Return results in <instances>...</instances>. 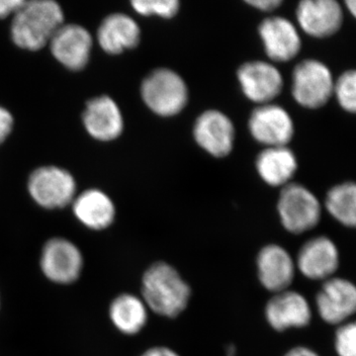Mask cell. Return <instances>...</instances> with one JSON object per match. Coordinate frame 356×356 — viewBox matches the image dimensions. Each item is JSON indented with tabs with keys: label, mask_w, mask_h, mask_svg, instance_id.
Instances as JSON below:
<instances>
[{
	"label": "cell",
	"mask_w": 356,
	"mask_h": 356,
	"mask_svg": "<svg viewBox=\"0 0 356 356\" xmlns=\"http://www.w3.org/2000/svg\"><path fill=\"white\" fill-rule=\"evenodd\" d=\"M191 288L177 268L165 261L154 262L142 278V299L149 310L161 317H178L188 306Z\"/></svg>",
	"instance_id": "1"
},
{
	"label": "cell",
	"mask_w": 356,
	"mask_h": 356,
	"mask_svg": "<svg viewBox=\"0 0 356 356\" xmlns=\"http://www.w3.org/2000/svg\"><path fill=\"white\" fill-rule=\"evenodd\" d=\"M62 7L53 0L25 1L11 22V38L16 46L27 51H39L50 43L64 24Z\"/></svg>",
	"instance_id": "2"
},
{
	"label": "cell",
	"mask_w": 356,
	"mask_h": 356,
	"mask_svg": "<svg viewBox=\"0 0 356 356\" xmlns=\"http://www.w3.org/2000/svg\"><path fill=\"white\" fill-rule=\"evenodd\" d=\"M140 95L147 108L161 117L179 114L188 102V88L184 79L175 70H154L145 77Z\"/></svg>",
	"instance_id": "3"
},
{
	"label": "cell",
	"mask_w": 356,
	"mask_h": 356,
	"mask_svg": "<svg viewBox=\"0 0 356 356\" xmlns=\"http://www.w3.org/2000/svg\"><path fill=\"white\" fill-rule=\"evenodd\" d=\"M277 211L283 228L293 235H302L320 224L323 207L310 189L291 182L282 187Z\"/></svg>",
	"instance_id": "4"
},
{
	"label": "cell",
	"mask_w": 356,
	"mask_h": 356,
	"mask_svg": "<svg viewBox=\"0 0 356 356\" xmlns=\"http://www.w3.org/2000/svg\"><path fill=\"white\" fill-rule=\"evenodd\" d=\"M334 79L327 65L315 58L302 60L292 72V96L306 109L324 107L334 96Z\"/></svg>",
	"instance_id": "5"
},
{
	"label": "cell",
	"mask_w": 356,
	"mask_h": 356,
	"mask_svg": "<svg viewBox=\"0 0 356 356\" xmlns=\"http://www.w3.org/2000/svg\"><path fill=\"white\" fill-rule=\"evenodd\" d=\"M28 191L44 209H62L76 198V184L72 173L58 166H42L30 175Z\"/></svg>",
	"instance_id": "6"
},
{
	"label": "cell",
	"mask_w": 356,
	"mask_h": 356,
	"mask_svg": "<svg viewBox=\"0 0 356 356\" xmlns=\"http://www.w3.org/2000/svg\"><path fill=\"white\" fill-rule=\"evenodd\" d=\"M83 261L76 243L65 238H53L42 248L40 267L47 280L56 284L67 285L81 277Z\"/></svg>",
	"instance_id": "7"
},
{
	"label": "cell",
	"mask_w": 356,
	"mask_h": 356,
	"mask_svg": "<svg viewBox=\"0 0 356 356\" xmlns=\"http://www.w3.org/2000/svg\"><path fill=\"white\" fill-rule=\"evenodd\" d=\"M250 135L266 147H287L294 137L295 127L292 117L280 105H259L248 119Z\"/></svg>",
	"instance_id": "8"
},
{
	"label": "cell",
	"mask_w": 356,
	"mask_h": 356,
	"mask_svg": "<svg viewBox=\"0 0 356 356\" xmlns=\"http://www.w3.org/2000/svg\"><path fill=\"white\" fill-rule=\"evenodd\" d=\"M318 316L329 325H339L356 314V285L346 278L324 281L316 295Z\"/></svg>",
	"instance_id": "9"
},
{
	"label": "cell",
	"mask_w": 356,
	"mask_h": 356,
	"mask_svg": "<svg viewBox=\"0 0 356 356\" xmlns=\"http://www.w3.org/2000/svg\"><path fill=\"white\" fill-rule=\"evenodd\" d=\"M296 18L305 34L324 39L334 36L341 29L344 13L343 6L336 0H302L297 6Z\"/></svg>",
	"instance_id": "10"
},
{
	"label": "cell",
	"mask_w": 356,
	"mask_h": 356,
	"mask_svg": "<svg viewBox=\"0 0 356 356\" xmlns=\"http://www.w3.org/2000/svg\"><path fill=\"white\" fill-rule=\"evenodd\" d=\"M295 264L307 280H330L339 266V248L329 236H314L300 248Z\"/></svg>",
	"instance_id": "11"
},
{
	"label": "cell",
	"mask_w": 356,
	"mask_h": 356,
	"mask_svg": "<svg viewBox=\"0 0 356 356\" xmlns=\"http://www.w3.org/2000/svg\"><path fill=\"white\" fill-rule=\"evenodd\" d=\"M53 57L67 70L79 72L88 65L93 38L88 29L79 24H63L51 37Z\"/></svg>",
	"instance_id": "12"
},
{
	"label": "cell",
	"mask_w": 356,
	"mask_h": 356,
	"mask_svg": "<svg viewBox=\"0 0 356 356\" xmlns=\"http://www.w3.org/2000/svg\"><path fill=\"white\" fill-rule=\"evenodd\" d=\"M236 76L245 97L259 105L271 103L283 89L280 70L262 60L245 63L238 70Z\"/></svg>",
	"instance_id": "13"
},
{
	"label": "cell",
	"mask_w": 356,
	"mask_h": 356,
	"mask_svg": "<svg viewBox=\"0 0 356 356\" xmlns=\"http://www.w3.org/2000/svg\"><path fill=\"white\" fill-rule=\"evenodd\" d=\"M235 126L219 110H207L196 119L193 137L199 147L215 158H225L233 151Z\"/></svg>",
	"instance_id": "14"
},
{
	"label": "cell",
	"mask_w": 356,
	"mask_h": 356,
	"mask_svg": "<svg viewBox=\"0 0 356 356\" xmlns=\"http://www.w3.org/2000/svg\"><path fill=\"white\" fill-rule=\"evenodd\" d=\"M264 316L274 331L284 332L310 325L313 312L303 294L288 289L273 294L267 301Z\"/></svg>",
	"instance_id": "15"
},
{
	"label": "cell",
	"mask_w": 356,
	"mask_h": 356,
	"mask_svg": "<svg viewBox=\"0 0 356 356\" xmlns=\"http://www.w3.org/2000/svg\"><path fill=\"white\" fill-rule=\"evenodd\" d=\"M257 270L262 287L276 294L289 289L297 268L294 259L286 248L270 243L259 250Z\"/></svg>",
	"instance_id": "16"
},
{
	"label": "cell",
	"mask_w": 356,
	"mask_h": 356,
	"mask_svg": "<svg viewBox=\"0 0 356 356\" xmlns=\"http://www.w3.org/2000/svg\"><path fill=\"white\" fill-rule=\"evenodd\" d=\"M259 34L267 57L273 62H290L301 51L298 29L286 18L280 16L266 18L259 24Z\"/></svg>",
	"instance_id": "17"
},
{
	"label": "cell",
	"mask_w": 356,
	"mask_h": 356,
	"mask_svg": "<svg viewBox=\"0 0 356 356\" xmlns=\"http://www.w3.org/2000/svg\"><path fill=\"white\" fill-rule=\"evenodd\" d=\"M83 123L86 132L100 142L116 140L124 130L121 110L107 95L98 96L86 103Z\"/></svg>",
	"instance_id": "18"
},
{
	"label": "cell",
	"mask_w": 356,
	"mask_h": 356,
	"mask_svg": "<svg viewBox=\"0 0 356 356\" xmlns=\"http://www.w3.org/2000/svg\"><path fill=\"white\" fill-rule=\"evenodd\" d=\"M100 48L109 55H120L132 50L140 41V29L138 23L124 13H114L102 21L97 31Z\"/></svg>",
	"instance_id": "19"
},
{
	"label": "cell",
	"mask_w": 356,
	"mask_h": 356,
	"mask_svg": "<svg viewBox=\"0 0 356 356\" xmlns=\"http://www.w3.org/2000/svg\"><path fill=\"white\" fill-rule=\"evenodd\" d=\"M74 216L86 228L102 231L113 224L116 208L112 199L99 189H88L72 201Z\"/></svg>",
	"instance_id": "20"
},
{
	"label": "cell",
	"mask_w": 356,
	"mask_h": 356,
	"mask_svg": "<svg viewBox=\"0 0 356 356\" xmlns=\"http://www.w3.org/2000/svg\"><path fill=\"white\" fill-rule=\"evenodd\" d=\"M255 168L266 184L284 187L291 184L298 168V161L288 147H266L257 156Z\"/></svg>",
	"instance_id": "21"
},
{
	"label": "cell",
	"mask_w": 356,
	"mask_h": 356,
	"mask_svg": "<svg viewBox=\"0 0 356 356\" xmlns=\"http://www.w3.org/2000/svg\"><path fill=\"white\" fill-rule=\"evenodd\" d=\"M149 311L142 297L124 293L110 304L109 317L117 331L135 336L146 327Z\"/></svg>",
	"instance_id": "22"
},
{
	"label": "cell",
	"mask_w": 356,
	"mask_h": 356,
	"mask_svg": "<svg viewBox=\"0 0 356 356\" xmlns=\"http://www.w3.org/2000/svg\"><path fill=\"white\" fill-rule=\"evenodd\" d=\"M325 207L339 224L356 229V182L346 181L332 186L325 195Z\"/></svg>",
	"instance_id": "23"
},
{
	"label": "cell",
	"mask_w": 356,
	"mask_h": 356,
	"mask_svg": "<svg viewBox=\"0 0 356 356\" xmlns=\"http://www.w3.org/2000/svg\"><path fill=\"white\" fill-rule=\"evenodd\" d=\"M334 96L341 109L356 115V69L346 70L337 77Z\"/></svg>",
	"instance_id": "24"
},
{
	"label": "cell",
	"mask_w": 356,
	"mask_h": 356,
	"mask_svg": "<svg viewBox=\"0 0 356 356\" xmlns=\"http://www.w3.org/2000/svg\"><path fill=\"white\" fill-rule=\"evenodd\" d=\"M134 10L143 16H158L170 19L177 16L180 9L178 0H133Z\"/></svg>",
	"instance_id": "25"
},
{
	"label": "cell",
	"mask_w": 356,
	"mask_h": 356,
	"mask_svg": "<svg viewBox=\"0 0 356 356\" xmlns=\"http://www.w3.org/2000/svg\"><path fill=\"white\" fill-rule=\"evenodd\" d=\"M334 344L337 355L356 356V320L339 325Z\"/></svg>",
	"instance_id": "26"
},
{
	"label": "cell",
	"mask_w": 356,
	"mask_h": 356,
	"mask_svg": "<svg viewBox=\"0 0 356 356\" xmlns=\"http://www.w3.org/2000/svg\"><path fill=\"white\" fill-rule=\"evenodd\" d=\"M14 119L13 114L4 107L0 106V145L6 142L13 132Z\"/></svg>",
	"instance_id": "27"
},
{
	"label": "cell",
	"mask_w": 356,
	"mask_h": 356,
	"mask_svg": "<svg viewBox=\"0 0 356 356\" xmlns=\"http://www.w3.org/2000/svg\"><path fill=\"white\" fill-rule=\"evenodd\" d=\"M25 3V0H0V19L15 15Z\"/></svg>",
	"instance_id": "28"
},
{
	"label": "cell",
	"mask_w": 356,
	"mask_h": 356,
	"mask_svg": "<svg viewBox=\"0 0 356 356\" xmlns=\"http://www.w3.org/2000/svg\"><path fill=\"white\" fill-rule=\"evenodd\" d=\"M247 3L264 13H270L282 4V0H248Z\"/></svg>",
	"instance_id": "29"
},
{
	"label": "cell",
	"mask_w": 356,
	"mask_h": 356,
	"mask_svg": "<svg viewBox=\"0 0 356 356\" xmlns=\"http://www.w3.org/2000/svg\"><path fill=\"white\" fill-rule=\"evenodd\" d=\"M140 356H180L177 351L168 346H154L145 351Z\"/></svg>",
	"instance_id": "30"
},
{
	"label": "cell",
	"mask_w": 356,
	"mask_h": 356,
	"mask_svg": "<svg viewBox=\"0 0 356 356\" xmlns=\"http://www.w3.org/2000/svg\"><path fill=\"white\" fill-rule=\"evenodd\" d=\"M283 356H320L315 350L307 346H295L287 351Z\"/></svg>",
	"instance_id": "31"
},
{
	"label": "cell",
	"mask_w": 356,
	"mask_h": 356,
	"mask_svg": "<svg viewBox=\"0 0 356 356\" xmlns=\"http://www.w3.org/2000/svg\"><path fill=\"white\" fill-rule=\"evenodd\" d=\"M344 6L348 9V13L356 19V0H346L344 1Z\"/></svg>",
	"instance_id": "32"
},
{
	"label": "cell",
	"mask_w": 356,
	"mask_h": 356,
	"mask_svg": "<svg viewBox=\"0 0 356 356\" xmlns=\"http://www.w3.org/2000/svg\"><path fill=\"white\" fill-rule=\"evenodd\" d=\"M236 355V348H234L233 346H229L228 350H227V355L226 356H235Z\"/></svg>",
	"instance_id": "33"
}]
</instances>
